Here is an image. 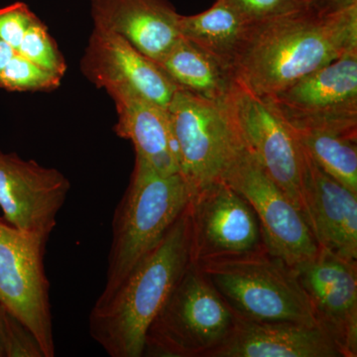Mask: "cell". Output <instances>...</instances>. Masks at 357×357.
<instances>
[{"mask_svg": "<svg viewBox=\"0 0 357 357\" xmlns=\"http://www.w3.org/2000/svg\"><path fill=\"white\" fill-rule=\"evenodd\" d=\"M357 49V6L319 16L304 7L248 23L231 65L237 84L265 98Z\"/></svg>", "mask_w": 357, "mask_h": 357, "instance_id": "6da1fadb", "label": "cell"}, {"mask_svg": "<svg viewBox=\"0 0 357 357\" xmlns=\"http://www.w3.org/2000/svg\"><path fill=\"white\" fill-rule=\"evenodd\" d=\"M191 262L188 204L119 287L107 299H96L89 317L93 340L109 356H143L148 328Z\"/></svg>", "mask_w": 357, "mask_h": 357, "instance_id": "7a4b0ae2", "label": "cell"}, {"mask_svg": "<svg viewBox=\"0 0 357 357\" xmlns=\"http://www.w3.org/2000/svg\"><path fill=\"white\" fill-rule=\"evenodd\" d=\"M192 197L180 173H160L135 157L130 182L112 217L107 279L98 300L109 297L161 241Z\"/></svg>", "mask_w": 357, "mask_h": 357, "instance_id": "3957f363", "label": "cell"}, {"mask_svg": "<svg viewBox=\"0 0 357 357\" xmlns=\"http://www.w3.org/2000/svg\"><path fill=\"white\" fill-rule=\"evenodd\" d=\"M197 265L241 318L319 326L294 267L266 248Z\"/></svg>", "mask_w": 357, "mask_h": 357, "instance_id": "277c9868", "label": "cell"}, {"mask_svg": "<svg viewBox=\"0 0 357 357\" xmlns=\"http://www.w3.org/2000/svg\"><path fill=\"white\" fill-rule=\"evenodd\" d=\"M236 314L196 263H190L148 328L143 356L210 357Z\"/></svg>", "mask_w": 357, "mask_h": 357, "instance_id": "5b68a950", "label": "cell"}, {"mask_svg": "<svg viewBox=\"0 0 357 357\" xmlns=\"http://www.w3.org/2000/svg\"><path fill=\"white\" fill-rule=\"evenodd\" d=\"M229 102H210L178 89L167 107L178 170L192 195L222 181L246 147Z\"/></svg>", "mask_w": 357, "mask_h": 357, "instance_id": "8992f818", "label": "cell"}, {"mask_svg": "<svg viewBox=\"0 0 357 357\" xmlns=\"http://www.w3.org/2000/svg\"><path fill=\"white\" fill-rule=\"evenodd\" d=\"M261 98L295 130L357 136V49Z\"/></svg>", "mask_w": 357, "mask_h": 357, "instance_id": "52a82bcc", "label": "cell"}, {"mask_svg": "<svg viewBox=\"0 0 357 357\" xmlns=\"http://www.w3.org/2000/svg\"><path fill=\"white\" fill-rule=\"evenodd\" d=\"M46 243L0 218V304L36 337L44 357L55 356Z\"/></svg>", "mask_w": 357, "mask_h": 357, "instance_id": "ba28073f", "label": "cell"}, {"mask_svg": "<svg viewBox=\"0 0 357 357\" xmlns=\"http://www.w3.org/2000/svg\"><path fill=\"white\" fill-rule=\"evenodd\" d=\"M222 181L252 206L259 220L265 248L270 253L291 266L317 255L318 244L302 213L270 178L248 146Z\"/></svg>", "mask_w": 357, "mask_h": 357, "instance_id": "9c48e42d", "label": "cell"}, {"mask_svg": "<svg viewBox=\"0 0 357 357\" xmlns=\"http://www.w3.org/2000/svg\"><path fill=\"white\" fill-rule=\"evenodd\" d=\"M189 211L192 262L237 257L265 248L252 206L223 181L192 195Z\"/></svg>", "mask_w": 357, "mask_h": 357, "instance_id": "30bf717a", "label": "cell"}, {"mask_svg": "<svg viewBox=\"0 0 357 357\" xmlns=\"http://www.w3.org/2000/svg\"><path fill=\"white\" fill-rule=\"evenodd\" d=\"M229 107L246 146L304 217L306 156L293 129L261 98L241 86Z\"/></svg>", "mask_w": 357, "mask_h": 357, "instance_id": "8fae6325", "label": "cell"}, {"mask_svg": "<svg viewBox=\"0 0 357 357\" xmlns=\"http://www.w3.org/2000/svg\"><path fill=\"white\" fill-rule=\"evenodd\" d=\"M70 190L57 169L0 150V208L3 220L20 231L48 243Z\"/></svg>", "mask_w": 357, "mask_h": 357, "instance_id": "7c38bea8", "label": "cell"}, {"mask_svg": "<svg viewBox=\"0 0 357 357\" xmlns=\"http://www.w3.org/2000/svg\"><path fill=\"white\" fill-rule=\"evenodd\" d=\"M319 325L332 335L344 357L357 356V261L319 248L294 265Z\"/></svg>", "mask_w": 357, "mask_h": 357, "instance_id": "4fadbf2b", "label": "cell"}, {"mask_svg": "<svg viewBox=\"0 0 357 357\" xmlns=\"http://www.w3.org/2000/svg\"><path fill=\"white\" fill-rule=\"evenodd\" d=\"M84 76L107 93L131 91L167 109L178 89L152 59L115 33L93 27L81 61Z\"/></svg>", "mask_w": 357, "mask_h": 357, "instance_id": "5bb4252c", "label": "cell"}, {"mask_svg": "<svg viewBox=\"0 0 357 357\" xmlns=\"http://www.w3.org/2000/svg\"><path fill=\"white\" fill-rule=\"evenodd\" d=\"M304 218L319 248L357 261V195L305 152Z\"/></svg>", "mask_w": 357, "mask_h": 357, "instance_id": "9a60e30c", "label": "cell"}, {"mask_svg": "<svg viewBox=\"0 0 357 357\" xmlns=\"http://www.w3.org/2000/svg\"><path fill=\"white\" fill-rule=\"evenodd\" d=\"M210 357H344V354L321 326L252 321L236 314L234 330Z\"/></svg>", "mask_w": 357, "mask_h": 357, "instance_id": "2e32d148", "label": "cell"}, {"mask_svg": "<svg viewBox=\"0 0 357 357\" xmlns=\"http://www.w3.org/2000/svg\"><path fill=\"white\" fill-rule=\"evenodd\" d=\"M93 27L115 33L158 61L180 38L178 20L169 0H89Z\"/></svg>", "mask_w": 357, "mask_h": 357, "instance_id": "e0dca14e", "label": "cell"}, {"mask_svg": "<svg viewBox=\"0 0 357 357\" xmlns=\"http://www.w3.org/2000/svg\"><path fill=\"white\" fill-rule=\"evenodd\" d=\"M109 95L117 112L114 132L132 142L135 157L160 173H180L167 109L131 91H115Z\"/></svg>", "mask_w": 357, "mask_h": 357, "instance_id": "ac0fdd59", "label": "cell"}, {"mask_svg": "<svg viewBox=\"0 0 357 357\" xmlns=\"http://www.w3.org/2000/svg\"><path fill=\"white\" fill-rule=\"evenodd\" d=\"M156 63L178 89L210 102L227 105L239 86L229 68L181 36Z\"/></svg>", "mask_w": 357, "mask_h": 357, "instance_id": "d6986e66", "label": "cell"}, {"mask_svg": "<svg viewBox=\"0 0 357 357\" xmlns=\"http://www.w3.org/2000/svg\"><path fill=\"white\" fill-rule=\"evenodd\" d=\"M248 26V21L234 9L215 0L213 6L204 13L181 15L178 33L231 70Z\"/></svg>", "mask_w": 357, "mask_h": 357, "instance_id": "ffe728a7", "label": "cell"}, {"mask_svg": "<svg viewBox=\"0 0 357 357\" xmlns=\"http://www.w3.org/2000/svg\"><path fill=\"white\" fill-rule=\"evenodd\" d=\"M293 130L307 156L324 172L357 195V136Z\"/></svg>", "mask_w": 357, "mask_h": 357, "instance_id": "44dd1931", "label": "cell"}, {"mask_svg": "<svg viewBox=\"0 0 357 357\" xmlns=\"http://www.w3.org/2000/svg\"><path fill=\"white\" fill-rule=\"evenodd\" d=\"M62 79L16 53L0 73V88L9 91H53L60 86Z\"/></svg>", "mask_w": 357, "mask_h": 357, "instance_id": "7402d4cb", "label": "cell"}, {"mask_svg": "<svg viewBox=\"0 0 357 357\" xmlns=\"http://www.w3.org/2000/svg\"><path fill=\"white\" fill-rule=\"evenodd\" d=\"M17 53L59 76L64 77L67 70L64 56L39 17L33 21L28 28L18 47Z\"/></svg>", "mask_w": 357, "mask_h": 357, "instance_id": "603a6c76", "label": "cell"}, {"mask_svg": "<svg viewBox=\"0 0 357 357\" xmlns=\"http://www.w3.org/2000/svg\"><path fill=\"white\" fill-rule=\"evenodd\" d=\"M248 23L292 13L302 7L300 0H220Z\"/></svg>", "mask_w": 357, "mask_h": 357, "instance_id": "cb8c5ba5", "label": "cell"}, {"mask_svg": "<svg viewBox=\"0 0 357 357\" xmlns=\"http://www.w3.org/2000/svg\"><path fill=\"white\" fill-rule=\"evenodd\" d=\"M36 15L24 2H15L0 8V38L13 47H18Z\"/></svg>", "mask_w": 357, "mask_h": 357, "instance_id": "d4e9b609", "label": "cell"}, {"mask_svg": "<svg viewBox=\"0 0 357 357\" xmlns=\"http://www.w3.org/2000/svg\"><path fill=\"white\" fill-rule=\"evenodd\" d=\"M357 6V0H303L302 7L319 16L342 13Z\"/></svg>", "mask_w": 357, "mask_h": 357, "instance_id": "484cf974", "label": "cell"}, {"mask_svg": "<svg viewBox=\"0 0 357 357\" xmlns=\"http://www.w3.org/2000/svg\"><path fill=\"white\" fill-rule=\"evenodd\" d=\"M11 312L0 304V357H6V333Z\"/></svg>", "mask_w": 357, "mask_h": 357, "instance_id": "4316f807", "label": "cell"}, {"mask_svg": "<svg viewBox=\"0 0 357 357\" xmlns=\"http://www.w3.org/2000/svg\"><path fill=\"white\" fill-rule=\"evenodd\" d=\"M17 53L15 49L13 47H11L10 45L6 43L4 40L0 38V73L3 70L4 68L6 67V65L10 62L11 59L13 58V56Z\"/></svg>", "mask_w": 357, "mask_h": 357, "instance_id": "83f0119b", "label": "cell"}, {"mask_svg": "<svg viewBox=\"0 0 357 357\" xmlns=\"http://www.w3.org/2000/svg\"><path fill=\"white\" fill-rule=\"evenodd\" d=\"M300 1H301V3H302L303 0H300Z\"/></svg>", "mask_w": 357, "mask_h": 357, "instance_id": "f1b7e54d", "label": "cell"}]
</instances>
